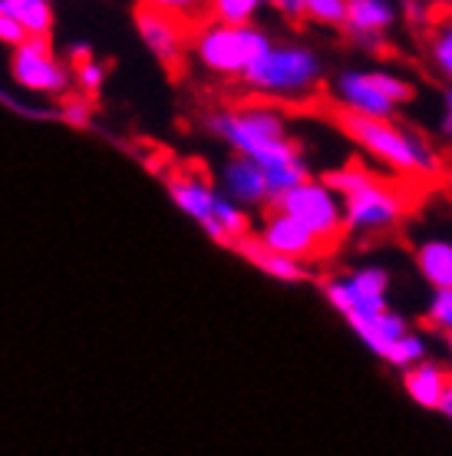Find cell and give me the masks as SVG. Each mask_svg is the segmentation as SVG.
I'll list each match as a JSON object with an SVG mask.
<instances>
[{"label":"cell","instance_id":"1","mask_svg":"<svg viewBox=\"0 0 452 456\" xmlns=\"http://www.w3.org/2000/svg\"><path fill=\"white\" fill-rule=\"evenodd\" d=\"M212 133L225 139L228 146L235 149V156L251 159L254 166L264 169L268 185L274 192V202L284 192L297 189L301 183L311 179L304 156L291 136L284 116L271 106H245V110H228L208 119Z\"/></svg>","mask_w":452,"mask_h":456},{"label":"cell","instance_id":"2","mask_svg":"<svg viewBox=\"0 0 452 456\" xmlns=\"http://www.w3.org/2000/svg\"><path fill=\"white\" fill-rule=\"evenodd\" d=\"M337 126L370 159L400 179H432L446 169L430 139L396 126V119H360L351 113H337Z\"/></svg>","mask_w":452,"mask_h":456},{"label":"cell","instance_id":"3","mask_svg":"<svg viewBox=\"0 0 452 456\" xmlns=\"http://www.w3.org/2000/svg\"><path fill=\"white\" fill-rule=\"evenodd\" d=\"M324 67L311 46L274 44L254 67L245 73V83L271 100H304L320 86Z\"/></svg>","mask_w":452,"mask_h":456},{"label":"cell","instance_id":"4","mask_svg":"<svg viewBox=\"0 0 452 456\" xmlns=\"http://www.w3.org/2000/svg\"><path fill=\"white\" fill-rule=\"evenodd\" d=\"M413 96V83L386 69H340L334 80V100L343 106L340 113L360 119H393L396 110Z\"/></svg>","mask_w":452,"mask_h":456},{"label":"cell","instance_id":"5","mask_svg":"<svg viewBox=\"0 0 452 456\" xmlns=\"http://www.w3.org/2000/svg\"><path fill=\"white\" fill-rule=\"evenodd\" d=\"M271 46V37L258 30V27H222V23H212V27H205L202 34H198L195 50H198V60L212 73L245 80V73Z\"/></svg>","mask_w":452,"mask_h":456},{"label":"cell","instance_id":"6","mask_svg":"<svg viewBox=\"0 0 452 456\" xmlns=\"http://www.w3.org/2000/svg\"><path fill=\"white\" fill-rule=\"evenodd\" d=\"M343 225H347V235H360V239H370V235H380V232H390L393 225L403 222L409 208V195L403 192V185L390 183L386 175H374L367 185H360L357 192L343 195Z\"/></svg>","mask_w":452,"mask_h":456},{"label":"cell","instance_id":"7","mask_svg":"<svg viewBox=\"0 0 452 456\" xmlns=\"http://www.w3.org/2000/svg\"><path fill=\"white\" fill-rule=\"evenodd\" d=\"M324 297L347 324H363L390 311V274L380 265H363L324 285Z\"/></svg>","mask_w":452,"mask_h":456},{"label":"cell","instance_id":"8","mask_svg":"<svg viewBox=\"0 0 452 456\" xmlns=\"http://www.w3.org/2000/svg\"><path fill=\"white\" fill-rule=\"evenodd\" d=\"M271 208L284 212V216H291L295 222L317 235V239L324 241L330 251L337 248L343 235H347V225H343V202H340V195L330 189L324 179H307L301 183L297 189L291 192H284Z\"/></svg>","mask_w":452,"mask_h":456},{"label":"cell","instance_id":"9","mask_svg":"<svg viewBox=\"0 0 452 456\" xmlns=\"http://www.w3.org/2000/svg\"><path fill=\"white\" fill-rule=\"evenodd\" d=\"M258 241L264 248L278 251L284 258H295V262L307 265V262H317V258H324L330 255V248L324 241L311 235L301 222H295L291 216H284L278 208H268V216L261 222V232H258Z\"/></svg>","mask_w":452,"mask_h":456},{"label":"cell","instance_id":"10","mask_svg":"<svg viewBox=\"0 0 452 456\" xmlns=\"http://www.w3.org/2000/svg\"><path fill=\"white\" fill-rule=\"evenodd\" d=\"M11 73L23 90L34 93H63L69 83L67 69L50 53V40H36V37H30L27 44L13 50Z\"/></svg>","mask_w":452,"mask_h":456},{"label":"cell","instance_id":"11","mask_svg":"<svg viewBox=\"0 0 452 456\" xmlns=\"http://www.w3.org/2000/svg\"><path fill=\"white\" fill-rule=\"evenodd\" d=\"M222 185H225V199H231L238 208H271L274 192L268 185V175L261 166L251 159L231 156L222 169Z\"/></svg>","mask_w":452,"mask_h":456},{"label":"cell","instance_id":"12","mask_svg":"<svg viewBox=\"0 0 452 456\" xmlns=\"http://www.w3.org/2000/svg\"><path fill=\"white\" fill-rule=\"evenodd\" d=\"M396 17H400V11H396L393 4H386V0H351L343 30L353 40H360V46L376 50V46L383 44V34L396 23Z\"/></svg>","mask_w":452,"mask_h":456},{"label":"cell","instance_id":"13","mask_svg":"<svg viewBox=\"0 0 452 456\" xmlns=\"http://www.w3.org/2000/svg\"><path fill=\"white\" fill-rule=\"evenodd\" d=\"M452 387V370L449 367L436 364V361H423V364L409 367L403 374V390L407 397L423 407V411H440L446 407V397H449Z\"/></svg>","mask_w":452,"mask_h":456},{"label":"cell","instance_id":"14","mask_svg":"<svg viewBox=\"0 0 452 456\" xmlns=\"http://www.w3.org/2000/svg\"><path fill=\"white\" fill-rule=\"evenodd\" d=\"M136 27H139V34H142V40H146V46L165 63V67H169V63H179L182 34H179L175 17H169V11H165V4H162V7H139Z\"/></svg>","mask_w":452,"mask_h":456},{"label":"cell","instance_id":"15","mask_svg":"<svg viewBox=\"0 0 452 456\" xmlns=\"http://www.w3.org/2000/svg\"><path fill=\"white\" fill-rule=\"evenodd\" d=\"M169 195L172 202L189 218H195L202 228L212 225L215 206L218 199H222V192H215V185L208 183V179H198V175H175L169 183Z\"/></svg>","mask_w":452,"mask_h":456},{"label":"cell","instance_id":"16","mask_svg":"<svg viewBox=\"0 0 452 456\" xmlns=\"http://www.w3.org/2000/svg\"><path fill=\"white\" fill-rule=\"evenodd\" d=\"M351 331L360 338V344L367 347V351H374L380 361H386V354L393 351L396 344L409 334V321L403 318L400 311L390 308L386 314H380V318L363 321V324H353Z\"/></svg>","mask_w":452,"mask_h":456},{"label":"cell","instance_id":"17","mask_svg":"<svg viewBox=\"0 0 452 456\" xmlns=\"http://www.w3.org/2000/svg\"><path fill=\"white\" fill-rule=\"evenodd\" d=\"M235 251L241 255V258H248L258 272H264L268 278H274V281H287V285H295V281H304L307 278V265L295 262V258H284V255H278V251H271V248H264V245L258 241V235L238 241Z\"/></svg>","mask_w":452,"mask_h":456},{"label":"cell","instance_id":"18","mask_svg":"<svg viewBox=\"0 0 452 456\" xmlns=\"http://www.w3.org/2000/svg\"><path fill=\"white\" fill-rule=\"evenodd\" d=\"M416 272L432 291H452V241L426 239L416 248Z\"/></svg>","mask_w":452,"mask_h":456},{"label":"cell","instance_id":"19","mask_svg":"<svg viewBox=\"0 0 452 456\" xmlns=\"http://www.w3.org/2000/svg\"><path fill=\"white\" fill-rule=\"evenodd\" d=\"M0 17H11L27 37L46 40L53 30V7L46 0H0Z\"/></svg>","mask_w":452,"mask_h":456},{"label":"cell","instance_id":"20","mask_svg":"<svg viewBox=\"0 0 452 456\" xmlns=\"http://www.w3.org/2000/svg\"><path fill=\"white\" fill-rule=\"evenodd\" d=\"M430 60L436 73L452 83V11L440 13L430 27Z\"/></svg>","mask_w":452,"mask_h":456},{"label":"cell","instance_id":"21","mask_svg":"<svg viewBox=\"0 0 452 456\" xmlns=\"http://www.w3.org/2000/svg\"><path fill=\"white\" fill-rule=\"evenodd\" d=\"M423 361H430V341L416 331H409L403 341L396 344L393 351L386 354V364L396 367V370H403V374H407L409 367L423 364Z\"/></svg>","mask_w":452,"mask_h":456},{"label":"cell","instance_id":"22","mask_svg":"<svg viewBox=\"0 0 452 456\" xmlns=\"http://www.w3.org/2000/svg\"><path fill=\"white\" fill-rule=\"evenodd\" d=\"M261 11V4L254 0H215L212 4V20L222 27H254V13Z\"/></svg>","mask_w":452,"mask_h":456},{"label":"cell","instance_id":"23","mask_svg":"<svg viewBox=\"0 0 452 456\" xmlns=\"http://www.w3.org/2000/svg\"><path fill=\"white\" fill-rule=\"evenodd\" d=\"M347 4L351 0H307V20L324 23V27H343Z\"/></svg>","mask_w":452,"mask_h":456},{"label":"cell","instance_id":"24","mask_svg":"<svg viewBox=\"0 0 452 456\" xmlns=\"http://www.w3.org/2000/svg\"><path fill=\"white\" fill-rule=\"evenodd\" d=\"M426 324L432 331L449 338L452 334V291H432L430 305H426Z\"/></svg>","mask_w":452,"mask_h":456},{"label":"cell","instance_id":"25","mask_svg":"<svg viewBox=\"0 0 452 456\" xmlns=\"http://www.w3.org/2000/svg\"><path fill=\"white\" fill-rule=\"evenodd\" d=\"M77 80L86 93H96L102 86V80H106V67L96 63V60H86V63H79L77 67Z\"/></svg>","mask_w":452,"mask_h":456},{"label":"cell","instance_id":"26","mask_svg":"<svg viewBox=\"0 0 452 456\" xmlns=\"http://www.w3.org/2000/svg\"><path fill=\"white\" fill-rule=\"evenodd\" d=\"M90 100H83V96H69L67 103H63V119L69 126H90Z\"/></svg>","mask_w":452,"mask_h":456},{"label":"cell","instance_id":"27","mask_svg":"<svg viewBox=\"0 0 452 456\" xmlns=\"http://www.w3.org/2000/svg\"><path fill=\"white\" fill-rule=\"evenodd\" d=\"M30 40V37L23 34V27L17 20H11V17H0V44H7V46H23Z\"/></svg>","mask_w":452,"mask_h":456},{"label":"cell","instance_id":"28","mask_svg":"<svg viewBox=\"0 0 452 456\" xmlns=\"http://www.w3.org/2000/svg\"><path fill=\"white\" fill-rule=\"evenodd\" d=\"M400 11H403V17H407L413 27H432V20H436V17H430L432 13L430 4H403Z\"/></svg>","mask_w":452,"mask_h":456},{"label":"cell","instance_id":"29","mask_svg":"<svg viewBox=\"0 0 452 456\" xmlns=\"http://www.w3.org/2000/svg\"><path fill=\"white\" fill-rule=\"evenodd\" d=\"M274 11L284 13L287 20H307V0H278Z\"/></svg>","mask_w":452,"mask_h":456},{"label":"cell","instance_id":"30","mask_svg":"<svg viewBox=\"0 0 452 456\" xmlns=\"http://www.w3.org/2000/svg\"><path fill=\"white\" fill-rule=\"evenodd\" d=\"M442 133L452 136V86L442 93Z\"/></svg>","mask_w":452,"mask_h":456},{"label":"cell","instance_id":"31","mask_svg":"<svg viewBox=\"0 0 452 456\" xmlns=\"http://www.w3.org/2000/svg\"><path fill=\"white\" fill-rule=\"evenodd\" d=\"M442 179H446V189L452 192V162L446 166V169H442Z\"/></svg>","mask_w":452,"mask_h":456},{"label":"cell","instance_id":"32","mask_svg":"<svg viewBox=\"0 0 452 456\" xmlns=\"http://www.w3.org/2000/svg\"><path fill=\"white\" fill-rule=\"evenodd\" d=\"M442 413H446V417L452 420V387H449V397H446V407H442Z\"/></svg>","mask_w":452,"mask_h":456},{"label":"cell","instance_id":"33","mask_svg":"<svg viewBox=\"0 0 452 456\" xmlns=\"http://www.w3.org/2000/svg\"><path fill=\"white\" fill-rule=\"evenodd\" d=\"M446 351H449V370H452V334L446 338Z\"/></svg>","mask_w":452,"mask_h":456}]
</instances>
